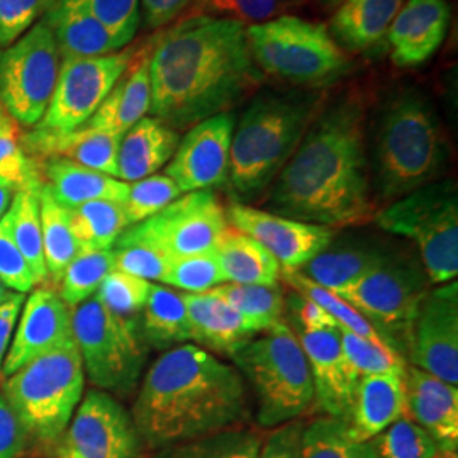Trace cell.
<instances>
[{
  "label": "cell",
  "mask_w": 458,
  "mask_h": 458,
  "mask_svg": "<svg viewBox=\"0 0 458 458\" xmlns=\"http://www.w3.org/2000/svg\"><path fill=\"white\" fill-rule=\"evenodd\" d=\"M367 148V107L344 94L323 104L294 155L272 182L270 213L342 229L374 221L377 204Z\"/></svg>",
  "instance_id": "obj_1"
},
{
  "label": "cell",
  "mask_w": 458,
  "mask_h": 458,
  "mask_svg": "<svg viewBox=\"0 0 458 458\" xmlns=\"http://www.w3.org/2000/svg\"><path fill=\"white\" fill-rule=\"evenodd\" d=\"M246 26L209 16L182 17L149 51V114L175 131L229 113L262 83Z\"/></svg>",
  "instance_id": "obj_2"
},
{
  "label": "cell",
  "mask_w": 458,
  "mask_h": 458,
  "mask_svg": "<svg viewBox=\"0 0 458 458\" xmlns=\"http://www.w3.org/2000/svg\"><path fill=\"white\" fill-rule=\"evenodd\" d=\"M248 416L243 376L194 344L157 359L131 412L140 440L151 450L246 426Z\"/></svg>",
  "instance_id": "obj_3"
},
{
  "label": "cell",
  "mask_w": 458,
  "mask_h": 458,
  "mask_svg": "<svg viewBox=\"0 0 458 458\" xmlns=\"http://www.w3.org/2000/svg\"><path fill=\"white\" fill-rule=\"evenodd\" d=\"M448 141L425 94L404 87L384 100L376 115L370 177L377 204L440 181L448 165Z\"/></svg>",
  "instance_id": "obj_4"
},
{
  "label": "cell",
  "mask_w": 458,
  "mask_h": 458,
  "mask_svg": "<svg viewBox=\"0 0 458 458\" xmlns=\"http://www.w3.org/2000/svg\"><path fill=\"white\" fill-rule=\"evenodd\" d=\"M325 98L316 89H263L236 121L228 181L243 199L267 191L321 111Z\"/></svg>",
  "instance_id": "obj_5"
},
{
  "label": "cell",
  "mask_w": 458,
  "mask_h": 458,
  "mask_svg": "<svg viewBox=\"0 0 458 458\" xmlns=\"http://www.w3.org/2000/svg\"><path fill=\"white\" fill-rule=\"evenodd\" d=\"M83 387L82 357L70 340L7 377L0 394L28 440L56 450L82 401Z\"/></svg>",
  "instance_id": "obj_6"
},
{
  "label": "cell",
  "mask_w": 458,
  "mask_h": 458,
  "mask_svg": "<svg viewBox=\"0 0 458 458\" xmlns=\"http://www.w3.org/2000/svg\"><path fill=\"white\" fill-rule=\"evenodd\" d=\"M231 360L257 395V420L277 428L304 416L314 404V386L297 333L284 319L236 348Z\"/></svg>",
  "instance_id": "obj_7"
},
{
  "label": "cell",
  "mask_w": 458,
  "mask_h": 458,
  "mask_svg": "<svg viewBox=\"0 0 458 458\" xmlns=\"http://www.w3.org/2000/svg\"><path fill=\"white\" fill-rule=\"evenodd\" d=\"M246 38L262 73L299 89L319 90L352 70L348 55L336 45L327 26L302 17H274L246 26Z\"/></svg>",
  "instance_id": "obj_8"
},
{
  "label": "cell",
  "mask_w": 458,
  "mask_h": 458,
  "mask_svg": "<svg viewBox=\"0 0 458 458\" xmlns=\"http://www.w3.org/2000/svg\"><path fill=\"white\" fill-rule=\"evenodd\" d=\"M377 226L412 242L431 285L458 276V191L438 181L401 197L377 211Z\"/></svg>",
  "instance_id": "obj_9"
},
{
  "label": "cell",
  "mask_w": 458,
  "mask_h": 458,
  "mask_svg": "<svg viewBox=\"0 0 458 458\" xmlns=\"http://www.w3.org/2000/svg\"><path fill=\"white\" fill-rule=\"evenodd\" d=\"M72 333L83 372L98 391L131 393L147 361L140 323L107 310L94 295L72 310Z\"/></svg>",
  "instance_id": "obj_10"
},
{
  "label": "cell",
  "mask_w": 458,
  "mask_h": 458,
  "mask_svg": "<svg viewBox=\"0 0 458 458\" xmlns=\"http://www.w3.org/2000/svg\"><path fill=\"white\" fill-rule=\"evenodd\" d=\"M429 285L421 262L393 257L335 294L352 304L376 327L386 344L404 357L403 348L408 352L411 327L431 289Z\"/></svg>",
  "instance_id": "obj_11"
},
{
  "label": "cell",
  "mask_w": 458,
  "mask_h": 458,
  "mask_svg": "<svg viewBox=\"0 0 458 458\" xmlns=\"http://www.w3.org/2000/svg\"><path fill=\"white\" fill-rule=\"evenodd\" d=\"M62 55L41 19L16 43L0 49V104L22 126L34 128L47 113Z\"/></svg>",
  "instance_id": "obj_12"
},
{
  "label": "cell",
  "mask_w": 458,
  "mask_h": 458,
  "mask_svg": "<svg viewBox=\"0 0 458 458\" xmlns=\"http://www.w3.org/2000/svg\"><path fill=\"white\" fill-rule=\"evenodd\" d=\"M226 228V209L217 196L213 191H196L124 229L114 246L145 245L177 259L213 251Z\"/></svg>",
  "instance_id": "obj_13"
},
{
  "label": "cell",
  "mask_w": 458,
  "mask_h": 458,
  "mask_svg": "<svg viewBox=\"0 0 458 458\" xmlns=\"http://www.w3.org/2000/svg\"><path fill=\"white\" fill-rule=\"evenodd\" d=\"M136 56L138 49L126 47L104 56L62 58L48 109L34 128L72 131L83 126Z\"/></svg>",
  "instance_id": "obj_14"
},
{
  "label": "cell",
  "mask_w": 458,
  "mask_h": 458,
  "mask_svg": "<svg viewBox=\"0 0 458 458\" xmlns=\"http://www.w3.org/2000/svg\"><path fill=\"white\" fill-rule=\"evenodd\" d=\"M140 435L131 414L104 391H89L82 397L56 458H140Z\"/></svg>",
  "instance_id": "obj_15"
},
{
  "label": "cell",
  "mask_w": 458,
  "mask_h": 458,
  "mask_svg": "<svg viewBox=\"0 0 458 458\" xmlns=\"http://www.w3.org/2000/svg\"><path fill=\"white\" fill-rule=\"evenodd\" d=\"M411 365L458 384V285L446 282L429 289L412 323L408 342Z\"/></svg>",
  "instance_id": "obj_16"
},
{
  "label": "cell",
  "mask_w": 458,
  "mask_h": 458,
  "mask_svg": "<svg viewBox=\"0 0 458 458\" xmlns=\"http://www.w3.org/2000/svg\"><path fill=\"white\" fill-rule=\"evenodd\" d=\"M226 219L233 228L260 243L282 272L301 270L338 236V229L295 221L242 202L229 204Z\"/></svg>",
  "instance_id": "obj_17"
},
{
  "label": "cell",
  "mask_w": 458,
  "mask_h": 458,
  "mask_svg": "<svg viewBox=\"0 0 458 458\" xmlns=\"http://www.w3.org/2000/svg\"><path fill=\"white\" fill-rule=\"evenodd\" d=\"M234 124L236 117L229 111L189 128L166 165L165 175L175 182L183 194L213 191L228 181Z\"/></svg>",
  "instance_id": "obj_18"
},
{
  "label": "cell",
  "mask_w": 458,
  "mask_h": 458,
  "mask_svg": "<svg viewBox=\"0 0 458 458\" xmlns=\"http://www.w3.org/2000/svg\"><path fill=\"white\" fill-rule=\"evenodd\" d=\"M2 376L11 377L24 365L73 340L72 310L58 293L39 287L24 299Z\"/></svg>",
  "instance_id": "obj_19"
},
{
  "label": "cell",
  "mask_w": 458,
  "mask_h": 458,
  "mask_svg": "<svg viewBox=\"0 0 458 458\" xmlns=\"http://www.w3.org/2000/svg\"><path fill=\"white\" fill-rule=\"evenodd\" d=\"M314 386V403L327 416L348 421L360 377L344 357L340 329L297 331Z\"/></svg>",
  "instance_id": "obj_20"
},
{
  "label": "cell",
  "mask_w": 458,
  "mask_h": 458,
  "mask_svg": "<svg viewBox=\"0 0 458 458\" xmlns=\"http://www.w3.org/2000/svg\"><path fill=\"white\" fill-rule=\"evenodd\" d=\"M452 11L446 0H408L387 31L391 60L399 68L425 65L448 33Z\"/></svg>",
  "instance_id": "obj_21"
},
{
  "label": "cell",
  "mask_w": 458,
  "mask_h": 458,
  "mask_svg": "<svg viewBox=\"0 0 458 458\" xmlns=\"http://www.w3.org/2000/svg\"><path fill=\"white\" fill-rule=\"evenodd\" d=\"M406 416L437 442L443 454L458 450V389L412 365L406 367Z\"/></svg>",
  "instance_id": "obj_22"
},
{
  "label": "cell",
  "mask_w": 458,
  "mask_h": 458,
  "mask_svg": "<svg viewBox=\"0 0 458 458\" xmlns=\"http://www.w3.org/2000/svg\"><path fill=\"white\" fill-rule=\"evenodd\" d=\"M19 138L24 151L36 162L51 157L65 158L117 179V151L123 136L98 131L83 124L72 131L33 128Z\"/></svg>",
  "instance_id": "obj_23"
},
{
  "label": "cell",
  "mask_w": 458,
  "mask_h": 458,
  "mask_svg": "<svg viewBox=\"0 0 458 458\" xmlns=\"http://www.w3.org/2000/svg\"><path fill=\"white\" fill-rule=\"evenodd\" d=\"M41 19L48 24L62 58L104 56L123 49L87 0H45Z\"/></svg>",
  "instance_id": "obj_24"
},
{
  "label": "cell",
  "mask_w": 458,
  "mask_h": 458,
  "mask_svg": "<svg viewBox=\"0 0 458 458\" xmlns=\"http://www.w3.org/2000/svg\"><path fill=\"white\" fill-rule=\"evenodd\" d=\"M404 374L406 370L360 377L346 421L355 440L370 442L386 428L406 416Z\"/></svg>",
  "instance_id": "obj_25"
},
{
  "label": "cell",
  "mask_w": 458,
  "mask_h": 458,
  "mask_svg": "<svg viewBox=\"0 0 458 458\" xmlns=\"http://www.w3.org/2000/svg\"><path fill=\"white\" fill-rule=\"evenodd\" d=\"M183 297L189 311L192 342L200 348H208L211 353L217 352L231 355L236 348L265 331L209 293H183Z\"/></svg>",
  "instance_id": "obj_26"
},
{
  "label": "cell",
  "mask_w": 458,
  "mask_h": 458,
  "mask_svg": "<svg viewBox=\"0 0 458 458\" xmlns=\"http://www.w3.org/2000/svg\"><path fill=\"white\" fill-rule=\"evenodd\" d=\"M41 181L53 199L64 208H77L92 200L124 202L130 191L128 182L119 181L107 174L73 164L65 158L39 160Z\"/></svg>",
  "instance_id": "obj_27"
},
{
  "label": "cell",
  "mask_w": 458,
  "mask_h": 458,
  "mask_svg": "<svg viewBox=\"0 0 458 458\" xmlns=\"http://www.w3.org/2000/svg\"><path fill=\"white\" fill-rule=\"evenodd\" d=\"M181 134L160 119L147 115L124 132L117 151V179L141 181L168 164L179 147Z\"/></svg>",
  "instance_id": "obj_28"
},
{
  "label": "cell",
  "mask_w": 458,
  "mask_h": 458,
  "mask_svg": "<svg viewBox=\"0 0 458 458\" xmlns=\"http://www.w3.org/2000/svg\"><path fill=\"white\" fill-rule=\"evenodd\" d=\"M151 102L149 87V51L138 53L130 68L104 98L96 114L85 124L98 131L123 136L147 117Z\"/></svg>",
  "instance_id": "obj_29"
},
{
  "label": "cell",
  "mask_w": 458,
  "mask_h": 458,
  "mask_svg": "<svg viewBox=\"0 0 458 458\" xmlns=\"http://www.w3.org/2000/svg\"><path fill=\"white\" fill-rule=\"evenodd\" d=\"M401 5L403 0H344L327 31L344 51H369L387 36Z\"/></svg>",
  "instance_id": "obj_30"
},
{
  "label": "cell",
  "mask_w": 458,
  "mask_h": 458,
  "mask_svg": "<svg viewBox=\"0 0 458 458\" xmlns=\"http://www.w3.org/2000/svg\"><path fill=\"white\" fill-rule=\"evenodd\" d=\"M335 240L297 270L333 293L352 285L393 259L384 248L370 243H335Z\"/></svg>",
  "instance_id": "obj_31"
},
{
  "label": "cell",
  "mask_w": 458,
  "mask_h": 458,
  "mask_svg": "<svg viewBox=\"0 0 458 458\" xmlns=\"http://www.w3.org/2000/svg\"><path fill=\"white\" fill-rule=\"evenodd\" d=\"M213 253L225 282L274 285L280 280L282 268L277 260L260 243L229 223Z\"/></svg>",
  "instance_id": "obj_32"
},
{
  "label": "cell",
  "mask_w": 458,
  "mask_h": 458,
  "mask_svg": "<svg viewBox=\"0 0 458 458\" xmlns=\"http://www.w3.org/2000/svg\"><path fill=\"white\" fill-rule=\"evenodd\" d=\"M140 331L147 344L158 350L192 342L183 293L164 284H153L147 306L141 311Z\"/></svg>",
  "instance_id": "obj_33"
},
{
  "label": "cell",
  "mask_w": 458,
  "mask_h": 458,
  "mask_svg": "<svg viewBox=\"0 0 458 458\" xmlns=\"http://www.w3.org/2000/svg\"><path fill=\"white\" fill-rule=\"evenodd\" d=\"M41 185L43 182H36L17 191L7 211L11 234L30 265L38 285L48 282L41 231Z\"/></svg>",
  "instance_id": "obj_34"
},
{
  "label": "cell",
  "mask_w": 458,
  "mask_h": 458,
  "mask_svg": "<svg viewBox=\"0 0 458 458\" xmlns=\"http://www.w3.org/2000/svg\"><path fill=\"white\" fill-rule=\"evenodd\" d=\"M66 214L83 251L113 250L124 229L130 228L123 204L114 200L85 202L77 208H68Z\"/></svg>",
  "instance_id": "obj_35"
},
{
  "label": "cell",
  "mask_w": 458,
  "mask_h": 458,
  "mask_svg": "<svg viewBox=\"0 0 458 458\" xmlns=\"http://www.w3.org/2000/svg\"><path fill=\"white\" fill-rule=\"evenodd\" d=\"M262 433L251 426L231 428L191 442L158 448L149 458H259Z\"/></svg>",
  "instance_id": "obj_36"
},
{
  "label": "cell",
  "mask_w": 458,
  "mask_h": 458,
  "mask_svg": "<svg viewBox=\"0 0 458 458\" xmlns=\"http://www.w3.org/2000/svg\"><path fill=\"white\" fill-rule=\"evenodd\" d=\"M41 231L48 282L58 285L66 267L83 250L72 231L65 208L53 199L45 183L41 185Z\"/></svg>",
  "instance_id": "obj_37"
},
{
  "label": "cell",
  "mask_w": 458,
  "mask_h": 458,
  "mask_svg": "<svg viewBox=\"0 0 458 458\" xmlns=\"http://www.w3.org/2000/svg\"><path fill=\"white\" fill-rule=\"evenodd\" d=\"M301 458H378L372 442L352 437L344 420L321 416L304 425Z\"/></svg>",
  "instance_id": "obj_38"
},
{
  "label": "cell",
  "mask_w": 458,
  "mask_h": 458,
  "mask_svg": "<svg viewBox=\"0 0 458 458\" xmlns=\"http://www.w3.org/2000/svg\"><path fill=\"white\" fill-rule=\"evenodd\" d=\"M209 294L216 295L263 329H268L284 319L285 294L280 284L263 285L225 282L211 289Z\"/></svg>",
  "instance_id": "obj_39"
},
{
  "label": "cell",
  "mask_w": 458,
  "mask_h": 458,
  "mask_svg": "<svg viewBox=\"0 0 458 458\" xmlns=\"http://www.w3.org/2000/svg\"><path fill=\"white\" fill-rule=\"evenodd\" d=\"M114 270L113 250H90L79 253L66 267L60 280L58 295L70 310L94 297L111 272Z\"/></svg>",
  "instance_id": "obj_40"
},
{
  "label": "cell",
  "mask_w": 458,
  "mask_h": 458,
  "mask_svg": "<svg viewBox=\"0 0 458 458\" xmlns=\"http://www.w3.org/2000/svg\"><path fill=\"white\" fill-rule=\"evenodd\" d=\"M280 278L289 284V287L297 293V294L304 295L308 299H311L312 302H316L318 306H321L325 311L335 319V323L338 327L346 329L350 333H355L359 336H363L374 344H384L386 340L377 333L376 327H372L360 312L357 311L352 304H348L340 295L327 291L325 287L318 285L316 282H312L311 278L302 276L301 272H282ZM391 348V346H389ZM397 353V352H395Z\"/></svg>",
  "instance_id": "obj_41"
},
{
  "label": "cell",
  "mask_w": 458,
  "mask_h": 458,
  "mask_svg": "<svg viewBox=\"0 0 458 458\" xmlns=\"http://www.w3.org/2000/svg\"><path fill=\"white\" fill-rule=\"evenodd\" d=\"M370 442L378 458H435L440 454L429 433L408 416L397 420Z\"/></svg>",
  "instance_id": "obj_42"
},
{
  "label": "cell",
  "mask_w": 458,
  "mask_h": 458,
  "mask_svg": "<svg viewBox=\"0 0 458 458\" xmlns=\"http://www.w3.org/2000/svg\"><path fill=\"white\" fill-rule=\"evenodd\" d=\"M338 329H340V340H342L344 357L357 376H380V374H393V372L406 370L408 367L406 359L395 353L393 348L374 344L342 327Z\"/></svg>",
  "instance_id": "obj_43"
},
{
  "label": "cell",
  "mask_w": 458,
  "mask_h": 458,
  "mask_svg": "<svg viewBox=\"0 0 458 458\" xmlns=\"http://www.w3.org/2000/svg\"><path fill=\"white\" fill-rule=\"evenodd\" d=\"M182 194L183 192L179 189V185L165 174H155L147 179L131 182L128 197L123 202L128 226L138 225L148 217L160 213Z\"/></svg>",
  "instance_id": "obj_44"
},
{
  "label": "cell",
  "mask_w": 458,
  "mask_h": 458,
  "mask_svg": "<svg viewBox=\"0 0 458 458\" xmlns=\"http://www.w3.org/2000/svg\"><path fill=\"white\" fill-rule=\"evenodd\" d=\"M162 284L185 294H204L225 284V277L213 251H206L172 259Z\"/></svg>",
  "instance_id": "obj_45"
},
{
  "label": "cell",
  "mask_w": 458,
  "mask_h": 458,
  "mask_svg": "<svg viewBox=\"0 0 458 458\" xmlns=\"http://www.w3.org/2000/svg\"><path fill=\"white\" fill-rule=\"evenodd\" d=\"M36 182H43L39 165L24 151L13 123H0V185L17 192Z\"/></svg>",
  "instance_id": "obj_46"
},
{
  "label": "cell",
  "mask_w": 458,
  "mask_h": 458,
  "mask_svg": "<svg viewBox=\"0 0 458 458\" xmlns=\"http://www.w3.org/2000/svg\"><path fill=\"white\" fill-rule=\"evenodd\" d=\"M151 282L113 270L100 284L96 297L111 311L131 318L143 311L151 293Z\"/></svg>",
  "instance_id": "obj_47"
},
{
  "label": "cell",
  "mask_w": 458,
  "mask_h": 458,
  "mask_svg": "<svg viewBox=\"0 0 458 458\" xmlns=\"http://www.w3.org/2000/svg\"><path fill=\"white\" fill-rule=\"evenodd\" d=\"M277 9L278 0H196L192 7L196 14L191 16L231 19L253 26L274 19Z\"/></svg>",
  "instance_id": "obj_48"
},
{
  "label": "cell",
  "mask_w": 458,
  "mask_h": 458,
  "mask_svg": "<svg viewBox=\"0 0 458 458\" xmlns=\"http://www.w3.org/2000/svg\"><path fill=\"white\" fill-rule=\"evenodd\" d=\"M114 270L145 278L148 282L164 280L172 259L145 245L114 246Z\"/></svg>",
  "instance_id": "obj_49"
},
{
  "label": "cell",
  "mask_w": 458,
  "mask_h": 458,
  "mask_svg": "<svg viewBox=\"0 0 458 458\" xmlns=\"http://www.w3.org/2000/svg\"><path fill=\"white\" fill-rule=\"evenodd\" d=\"M0 280L17 294H28L38 285L30 265L11 234L7 214L0 221Z\"/></svg>",
  "instance_id": "obj_50"
},
{
  "label": "cell",
  "mask_w": 458,
  "mask_h": 458,
  "mask_svg": "<svg viewBox=\"0 0 458 458\" xmlns=\"http://www.w3.org/2000/svg\"><path fill=\"white\" fill-rule=\"evenodd\" d=\"M94 14L114 34L117 43L126 48L140 30V0H87Z\"/></svg>",
  "instance_id": "obj_51"
},
{
  "label": "cell",
  "mask_w": 458,
  "mask_h": 458,
  "mask_svg": "<svg viewBox=\"0 0 458 458\" xmlns=\"http://www.w3.org/2000/svg\"><path fill=\"white\" fill-rule=\"evenodd\" d=\"M45 0H0V49L16 43L43 14Z\"/></svg>",
  "instance_id": "obj_52"
},
{
  "label": "cell",
  "mask_w": 458,
  "mask_h": 458,
  "mask_svg": "<svg viewBox=\"0 0 458 458\" xmlns=\"http://www.w3.org/2000/svg\"><path fill=\"white\" fill-rule=\"evenodd\" d=\"M304 421L280 425L263 440L259 458H301Z\"/></svg>",
  "instance_id": "obj_53"
},
{
  "label": "cell",
  "mask_w": 458,
  "mask_h": 458,
  "mask_svg": "<svg viewBox=\"0 0 458 458\" xmlns=\"http://www.w3.org/2000/svg\"><path fill=\"white\" fill-rule=\"evenodd\" d=\"M196 0H140V14L148 30H162L192 11Z\"/></svg>",
  "instance_id": "obj_54"
},
{
  "label": "cell",
  "mask_w": 458,
  "mask_h": 458,
  "mask_svg": "<svg viewBox=\"0 0 458 458\" xmlns=\"http://www.w3.org/2000/svg\"><path fill=\"white\" fill-rule=\"evenodd\" d=\"M28 437L19 423L14 411L0 394V458H21Z\"/></svg>",
  "instance_id": "obj_55"
},
{
  "label": "cell",
  "mask_w": 458,
  "mask_h": 458,
  "mask_svg": "<svg viewBox=\"0 0 458 458\" xmlns=\"http://www.w3.org/2000/svg\"><path fill=\"white\" fill-rule=\"evenodd\" d=\"M289 299H291L289 304H291L293 314L297 319V325L301 327L299 331H321V329L338 327L335 319L321 306L312 302L311 299L297 293L291 295Z\"/></svg>",
  "instance_id": "obj_56"
},
{
  "label": "cell",
  "mask_w": 458,
  "mask_h": 458,
  "mask_svg": "<svg viewBox=\"0 0 458 458\" xmlns=\"http://www.w3.org/2000/svg\"><path fill=\"white\" fill-rule=\"evenodd\" d=\"M24 299H26L24 294H16L13 299L0 304V377H2V367H4V361L7 357L9 346H11L13 336H14L17 318L22 310Z\"/></svg>",
  "instance_id": "obj_57"
},
{
  "label": "cell",
  "mask_w": 458,
  "mask_h": 458,
  "mask_svg": "<svg viewBox=\"0 0 458 458\" xmlns=\"http://www.w3.org/2000/svg\"><path fill=\"white\" fill-rule=\"evenodd\" d=\"M14 191L13 189H7V187H2L0 185V221L4 219V216L9 211L11 204H13V199H14Z\"/></svg>",
  "instance_id": "obj_58"
},
{
  "label": "cell",
  "mask_w": 458,
  "mask_h": 458,
  "mask_svg": "<svg viewBox=\"0 0 458 458\" xmlns=\"http://www.w3.org/2000/svg\"><path fill=\"white\" fill-rule=\"evenodd\" d=\"M17 293L14 291H11L2 280H0V304H4L5 301H9V299H13Z\"/></svg>",
  "instance_id": "obj_59"
},
{
  "label": "cell",
  "mask_w": 458,
  "mask_h": 458,
  "mask_svg": "<svg viewBox=\"0 0 458 458\" xmlns=\"http://www.w3.org/2000/svg\"><path fill=\"white\" fill-rule=\"evenodd\" d=\"M319 4H323L327 9H333V7H338L344 0H318Z\"/></svg>",
  "instance_id": "obj_60"
},
{
  "label": "cell",
  "mask_w": 458,
  "mask_h": 458,
  "mask_svg": "<svg viewBox=\"0 0 458 458\" xmlns=\"http://www.w3.org/2000/svg\"><path fill=\"white\" fill-rule=\"evenodd\" d=\"M5 121H11V117L7 115L5 109H4V106L0 104V123H5Z\"/></svg>",
  "instance_id": "obj_61"
},
{
  "label": "cell",
  "mask_w": 458,
  "mask_h": 458,
  "mask_svg": "<svg viewBox=\"0 0 458 458\" xmlns=\"http://www.w3.org/2000/svg\"><path fill=\"white\" fill-rule=\"evenodd\" d=\"M440 458H457V454H443L442 452V457Z\"/></svg>",
  "instance_id": "obj_62"
},
{
  "label": "cell",
  "mask_w": 458,
  "mask_h": 458,
  "mask_svg": "<svg viewBox=\"0 0 458 458\" xmlns=\"http://www.w3.org/2000/svg\"><path fill=\"white\" fill-rule=\"evenodd\" d=\"M440 457H442V452H440V454H438V455H437V457H435V458H440Z\"/></svg>",
  "instance_id": "obj_63"
}]
</instances>
